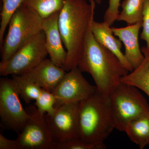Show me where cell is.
<instances>
[{
	"mask_svg": "<svg viewBox=\"0 0 149 149\" xmlns=\"http://www.w3.org/2000/svg\"><path fill=\"white\" fill-rule=\"evenodd\" d=\"M96 2L90 0H65L60 12L58 26L67 52L63 69L77 67L87 33L94 19Z\"/></svg>",
	"mask_w": 149,
	"mask_h": 149,
	"instance_id": "obj_1",
	"label": "cell"
},
{
	"mask_svg": "<svg viewBox=\"0 0 149 149\" xmlns=\"http://www.w3.org/2000/svg\"><path fill=\"white\" fill-rule=\"evenodd\" d=\"M77 67L93 77L98 91L109 96L129 71L114 54L99 43L90 29Z\"/></svg>",
	"mask_w": 149,
	"mask_h": 149,
	"instance_id": "obj_2",
	"label": "cell"
},
{
	"mask_svg": "<svg viewBox=\"0 0 149 149\" xmlns=\"http://www.w3.org/2000/svg\"><path fill=\"white\" fill-rule=\"evenodd\" d=\"M80 139L93 143H104L115 124L109 96L97 90L79 102Z\"/></svg>",
	"mask_w": 149,
	"mask_h": 149,
	"instance_id": "obj_3",
	"label": "cell"
},
{
	"mask_svg": "<svg viewBox=\"0 0 149 149\" xmlns=\"http://www.w3.org/2000/svg\"><path fill=\"white\" fill-rule=\"evenodd\" d=\"M43 18L22 3L9 23L7 35L1 46L2 62L8 60L21 47L42 30Z\"/></svg>",
	"mask_w": 149,
	"mask_h": 149,
	"instance_id": "obj_4",
	"label": "cell"
},
{
	"mask_svg": "<svg viewBox=\"0 0 149 149\" xmlns=\"http://www.w3.org/2000/svg\"><path fill=\"white\" fill-rule=\"evenodd\" d=\"M116 129L124 132L133 120L149 113V105L138 88L120 82L110 94Z\"/></svg>",
	"mask_w": 149,
	"mask_h": 149,
	"instance_id": "obj_5",
	"label": "cell"
},
{
	"mask_svg": "<svg viewBox=\"0 0 149 149\" xmlns=\"http://www.w3.org/2000/svg\"><path fill=\"white\" fill-rule=\"evenodd\" d=\"M48 55L45 32L42 30L17 51L8 60L0 63L2 76L22 75L33 69Z\"/></svg>",
	"mask_w": 149,
	"mask_h": 149,
	"instance_id": "obj_6",
	"label": "cell"
},
{
	"mask_svg": "<svg viewBox=\"0 0 149 149\" xmlns=\"http://www.w3.org/2000/svg\"><path fill=\"white\" fill-rule=\"evenodd\" d=\"M17 85L13 79L6 77L0 80V116L4 128L20 133L30 118L19 99Z\"/></svg>",
	"mask_w": 149,
	"mask_h": 149,
	"instance_id": "obj_7",
	"label": "cell"
},
{
	"mask_svg": "<svg viewBox=\"0 0 149 149\" xmlns=\"http://www.w3.org/2000/svg\"><path fill=\"white\" fill-rule=\"evenodd\" d=\"M26 111L30 118L15 139L17 149H55L46 114L41 113L35 105Z\"/></svg>",
	"mask_w": 149,
	"mask_h": 149,
	"instance_id": "obj_8",
	"label": "cell"
},
{
	"mask_svg": "<svg viewBox=\"0 0 149 149\" xmlns=\"http://www.w3.org/2000/svg\"><path fill=\"white\" fill-rule=\"evenodd\" d=\"M79 105V102L64 104L52 115L46 114L55 143L80 138Z\"/></svg>",
	"mask_w": 149,
	"mask_h": 149,
	"instance_id": "obj_9",
	"label": "cell"
},
{
	"mask_svg": "<svg viewBox=\"0 0 149 149\" xmlns=\"http://www.w3.org/2000/svg\"><path fill=\"white\" fill-rule=\"evenodd\" d=\"M97 90L85 79L77 67L66 72L52 93L55 97L58 109L67 103L80 102Z\"/></svg>",
	"mask_w": 149,
	"mask_h": 149,
	"instance_id": "obj_10",
	"label": "cell"
},
{
	"mask_svg": "<svg viewBox=\"0 0 149 149\" xmlns=\"http://www.w3.org/2000/svg\"><path fill=\"white\" fill-rule=\"evenodd\" d=\"M59 13L57 12L43 19L42 30L45 35L46 48L50 59L56 65L63 68L67 52L63 45L59 28Z\"/></svg>",
	"mask_w": 149,
	"mask_h": 149,
	"instance_id": "obj_11",
	"label": "cell"
},
{
	"mask_svg": "<svg viewBox=\"0 0 149 149\" xmlns=\"http://www.w3.org/2000/svg\"><path fill=\"white\" fill-rule=\"evenodd\" d=\"M66 72L63 68L56 65L50 59L46 58L33 69L19 75L52 93Z\"/></svg>",
	"mask_w": 149,
	"mask_h": 149,
	"instance_id": "obj_12",
	"label": "cell"
},
{
	"mask_svg": "<svg viewBox=\"0 0 149 149\" xmlns=\"http://www.w3.org/2000/svg\"><path fill=\"white\" fill-rule=\"evenodd\" d=\"M142 27V21L125 27H111L115 36L124 45V55L133 69L141 64L145 58L139 42V33Z\"/></svg>",
	"mask_w": 149,
	"mask_h": 149,
	"instance_id": "obj_13",
	"label": "cell"
},
{
	"mask_svg": "<svg viewBox=\"0 0 149 149\" xmlns=\"http://www.w3.org/2000/svg\"><path fill=\"white\" fill-rule=\"evenodd\" d=\"M91 29L97 41L115 55L128 71L132 72L134 70L133 67L121 50L122 42L115 37L109 24L104 21L98 22L94 19L91 24Z\"/></svg>",
	"mask_w": 149,
	"mask_h": 149,
	"instance_id": "obj_14",
	"label": "cell"
},
{
	"mask_svg": "<svg viewBox=\"0 0 149 149\" xmlns=\"http://www.w3.org/2000/svg\"><path fill=\"white\" fill-rule=\"evenodd\" d=\"M144 59L141 64L130 73L123 76L120 82L133 85L146 93L149 97V48H141Z\"/></svg>",
	"mask_w": 149,
	"mask_h": 149,
	"instance_id": "obj_15",
	"label": "cell"
},
{
	"mask_svg": "<svg viewBox=\"0 0 149 149\" xmlns=\"http://www.w3.org/2000/svg\"><path fill=\"white\" fill-rule=\"evenodd\" d=\"M124 132L140 149L149 145V113L129 123Z\"/></svg>",
	"mask_w": 149,
	"mask_h": 149,
	"instance_id": "obj_16",
	"label": "cell"
},
{
	"mask_svg": "<svg viewBox=\"0 0 149 149\" xmlns=\"http://www.w3.org/2000/svg\"><path fill=\"white\" fill-rule=\"evenodd\" d=\"M146 0H124L120 5L122 10L117 21L131 25L142 21L144 4Z\"/></svg>",
	"mask_w": 149,
	"mask_h": 149,
	"instance_id": "obj_17",
	"label": "cell"
},
{
	"mask_svg": "<svg viewBox=\"0 0 149 149\" xmlns=\"http://www.w3.org/2000/svg\"><path fill=\"white\" fill-rule=\"evenodd\" d=\"M65 0H24L23 3L44 19L60 12Z\"/></svg>",
	"mask_w": 149,
	"mask_h": 149,
	"instance_id": "obj_18",
	"label": "cell"
},
{
	"mask_svg": "<svg viewBox=\"0 0 149 149\" xmlns=\"http://www.w3.org/2000/svg\"><path fill=\"white\" fill-rule=\"evenodd\" d=\"M12 77L17 85L20 97L26 103L29 104L39 97L42 90V88L20 75H12Z\"/></svg>",
	"mask_w": 149,
	"mask_h": 149,
	"instance_id": "obj_19",
	"label": "cell"
},
{
	"mask_svg": "<svg viewBox=\"0 0 149 149\" xmlns=\"http://www.w3.org/2000/svg\"><path fill=\"white\" fill-rule=\"evenodd\" d=\"M24 1V0H2V8L1 13L0 26L1 47L3 42L6 28L8 25L11 18Z\"/></svg>",
	"mask_w": 149,
	"mask_h": 149,
	"instance_id": "obj_20",
	"label": "cell"
},
{
	"mask_svg": "<svg viewBox=\"0 0 149 149\" xmlns=\"http://www.w3.org/2000/svg\"><path fill=\"white\" fill-rule=\"evenodd\" d=\"M56 103L53 93L42 89L40 96L35 100V106L41 113L52 116L57 109L55 107Z\"/></svg>",
	"mask_w": 149,
	"mask_h": 149,
	"instance_id": "obj_21",
	"label": "cell"
},
{
	"mask_svg": "<svg viewBox=\"0 0 149 149\" xmlns=\"http://www.w3.org/2000/svg\"><path fill=\"white\" fill-rule=\"evenodd\" d=\"M106 146L104 143H93L80 138L55 144V149H105Z\"/></svg>",
	"mask_w": 149,
	"mask_h": 149,
	"instance_id": "obj_22",
	"label": "cell"
},
{
	"mask_svg": "<svg viewBox=\"0 0 149 149\" xmlns=\"http://www.w3.org/2000/svg\"><path fill=\"white\" fill-rule=\"evenodd\" d=\"M120 0H109L107 8L104 15V21L111 26L116 21H117L120 11Z\"/></svg>",
	"mask_w": 149,
	"mask_h": 149,
	"instance_id": "obj_23",
	"label": "cell"
},
{
	"mask_svg": "<svg viewBox=\"0 0 149 149\" xmlns=\"http://www.w3.org/2000/svg\"><path fill=\"white\" fill-rule=\"evenodd\" d=\"M142 32L140 37L146 43L147 47L149 48V0H146L144 4L142 19Z\"/></svg>",
	"mask_w": 149,
	"mask_h": 149,
	"instance_id": "obj_24",
	"label": "cell"
},
{
	"mask_svg": "<svg viewBox=\"0 0 149 149\" xmlns=\"http://www.w3.org/2000/svg\"><path fill=\"white\" fill-rule=\"evenodd\" d=\"M0 149H17L16 140L6 139L3 134H0Z\"/></svg>",
	"mask_w": 149,
	"mask_h": 149,
	"instance_id": "obj_25",
	"label": "cell"
},
{
	"mask_svg": "<svg viewBox=\"0 0 149 149\" xmlns=\"http://www.w3.org/2000/svg\"><path fill=\"white\" fill-rule=\"evenodd\" d=\"M94 1H95V2L97 3V4L100 5L101 4L102 0H94Z\"/></svg>",
	"mask_w": 149,
	"mask_h": 149,
	"instance_id": "obj_26",
	"label": "cell"
}]
</instances>
